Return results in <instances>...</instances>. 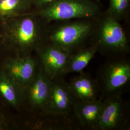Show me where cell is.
<instances>
[{
  "mask_svg": "<svg viewBox=\"0 0 130 130\" xmlns=\"http://www.w3.org/2000/svg\"><path fill=\"white\" fill-rule=\"evenodd\" d=\"M47 26L44 42L71 53L78 50L93 35L95 27L92 19H81L53 22Z\"/></svg>",
  "mask_w": 130,
  "mask_h": 130,
  "instance_id": "2",
  "label": "cell"
},
{
  "mask_svg": "<svg viewBox=\"0 0 130 130\" xmlns=\"http://www.w3.org/2000/svg\"><path fill=\"white\" fill-rule=\"evenodd\" d=\"M33 5L36 7V10L41 9L48 5L55 0H32Z\"/></svg>",
  "mask_w": 130,
  "mask_h": 130,
  "instance_id": "17",
  "label": "cell"
},
{
  "mask_svg": "<svg viewBox=\"0 0 130 130\" xmlns=\"http://www.w3.org/2000/svg\"><path fill=\"white\" fill-rule=\"evenodd\" d=\"M0 95L14 107H20L25 101L24 90L2 70H0Z\"/></svg>",
  "mask_w": 130,
  "mask_h": 130,
  "instance_id": "13",
  "label": "cell"
},
{
  "mask_svg": "<svg viewBox=\"0 0 130 130\" xmlns=\"http://www.w3.org/2000/svg\"><path fill=\"white\" fill-rule=\"evenodd\" d=\"M127 122L125 106L120 94L109 96L103 101L96 129H121L125 127Z\"/></svg>",
  "mask_w": 130,
  "mask_h": 130,
  "instance_id": "6",
  "label": "cell"
},
{
  "mask_svg": "<svg viewBox=\"0 0 130 130\" xmlns=\"http://www.w3.org/2000/svg\"><path fill=\"white\" fill-rule=\"evenodd\" d=\"M8 123L3 114L0 112V130L4 129L7 127Z\"/></svg>",
  "mask_w": 130,
  "mask_h": 130,
  "instance_id": "18",
  "label": "cell"
},
{
  "mask_svg": "<svg viewBox=\"0 0 130 130\" xmlns=\"http://www.w3.org/2000/svg\"><path fill=\"white\" fill-rule=\"evenodd\" d=\"M98 51V45L93 42L89 46L82 47L72 53L66 66L64 75L82 72Z\"/></svg>",
  "mask_w": 130,
  "mask_h": 130,
  "instance_id": "14",
  "label": "cell"
},
{
  "mask_svg": "<svg viewBox=\"0 0 130 130\" xmlns=\"http://www.w3.org/2000/svg\"><path fill=\"white\" fill-rule=\"evenodd\" d=\"M40 67L51 80L64 75L71 53L60 47L43 42L36 50Z\"/></svg>",
  "mask_w": 130,
  "mask_h": 130,
  "instance_id": "5",
  "label": "cell"
},
{
  "mask_svg": "<svg viewBox=\"0 0 130 130\" xmlns=\"http://www.w3.org/2000/svg\"><path fill=\"white\" fill-rule=\"evenodd\" d=\"M47 23L81 19H93L100 14L101 7L93 0H55L33 11Z\"/></svg>",
  "mask_w": 130,
  "mask_h": 130,
  "instance_id": "3",
  "label": "cell"
},
{
  "mask_svg": "<svg viewBox=\"0 0 130 130\" xmlns=\"http://www.w3.org/2000/svg\"><path fill=\"white\" fill-rule=\"evenodd\" d=\"M69 86L77 100L93 101L98 99L100 86L90 76L80 73L70 79Z\"/></svg>",
  "mask_w": 130,
  "mask_h": 130,
  "instance_id": "11",
  "label": "cell"
},
{
  "mask_svg": "<svg viewBox=\"0 0 130 130\" xmlns=\"http://www.w3.org/2000/svg\"><path fill=\"white\" fill-rule=\"evenodd\" d=\"M51 84L52 80L39 66L35 77L24 89L25 102L28 103L34 109L44 112L49 99Z\"/></svg>",
  "mask_w": 130,
  "mask_h": 130,
  "instance_id": "10",
  "label": "cell"
},
{
  "mask_svg": "<svg viewBox=\"0 0 130 130\" xmlns=\"http://www.w3.org/2000/svg\"><path fill=\"white\" fill-rule=\"evenodd\" d=\"M103 101L102 99L99 98L93 101H76L73 112L82 125L96 128L102 107Z\"/></svg>",
  "mask_w": 130,
  "mask_h": 130,
  "instance_id": "12",
  "label": "cell"
},
{
  "mask_svg": "<svg viewBox=\"0 0 130 130\" xmlns=\"http://www.w3.org/2000/svg\"><path fill=\"white\" fill-rule=\"evenodd\" d=\"M109 5L106 14L117 20L123 18L129 8L130 0H109Z\"/></svg>",
  "mask_w": 130,
  "mask_h": 130,
  "instance_id": "16",
  "label": "cell"
},
{
  "mask_svg": "<svg viewBox=\"0 0 130 130\" xmlns=\"http://www.w3.org/2000/svg\"><path fill=\"white\" fill-rule=\"evenodd\" d=\"M49 24L33 12L3 21V42L17 56L30 55L44 42Z\"/></svg>",
  "mask_w": 130,
  "mask_h": 130,
  "instance_id": "1",
  "label": "cell"
},
{
  "mask_svg": "<svg viewBox=\"0 0 130 130\" xmlns=\"http://www.w3.org/2000/svg\"><path fill=\"white\" fill-rule=\"evenodd\" d=\"M60 78L52 80L49 99L44 112L56 116L67 115L73 111L77 101L70 90L69 84Z\"/></svg>",
  "mask_w": 130,
  "mask_h": 130,
  "instance_id": "7",
  "label": "cell"
},
{
  "mask_svg": "<svg viewBox=\"0 0 130 130\" xmlns=\"http://www.w3.org/2000/svg\"><path fill=\"white\" fill-rule=\"evenodd\" d=\"M93 34L98 51L124 54L130 51L128 39L120 21L107 14L98 24H95Z\"/></svg>",
  "mask_w": 130,
  "mask_h": 130,
  "instance_id": "4",
  "label": "cell"
},
{
  "mask_svg": "<svg viewBox=\"0 0 130 130\" xmlns=\"http://www.w3.org/2000/svg\"><path fill=\"white\" fill-rule=\"evenodd\" d=\"M101 78L103 87L109 96L120 94L130 82V62L124 59L110 62L103 70Z\"/></svg>",
  "mask_w": 130,
  "mask_h": 130,
  "instance_id": "9",
  "label": "cell"
},
{
  "mask_svg": "<svg viewBox=\"0 0 130 130\" xmlns=\"http://www.w3.org/2000/svg\"><path fill=\"white\" fill-rule=\"evenodd\" d=\"M39 67L38 61L31 55L16 56L5 60L2 70L24 90L35 77Z\"/></svg>",
  "mask_w": 130,
  "mask_h": 130,
  "instance_id": "8",
  "label": "cell"
},
{
  "mask_svg": "<svg viewBox=\"0 0 130 130\" xmlns=\"http://www.w3.org/2000/svg\"><path fill=\"white\" fill-rule=\"evenodd\" d=\"M32 0H0V19L4 21L30 11Z\"/></svg>",
  "mask_w": 130,
  "mask_h": 130,
  "instance_id": "15",
  "label": "cell"
}]
</instances>
